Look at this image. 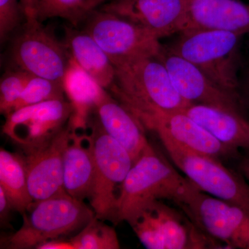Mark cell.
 <instances>
[{
  "mask_svg": "<svg viewBox=\"0 0 249 249\" xmlns=\"http://www.w3.org/2000/svg\"><path fill=\"white\" fill-rule=\"evenodd\" d=\"M115 79L109 93L134 116L155 111H183L192 103L178 93L164 65L157 58L111 59Z\"/></svg>",
  "mask_w": 249,
  "mask_h": 249,
  "instance_id": "6da1fadb",
  "label": "cell"
},
{
  "mask_svg": "<svg viewBox=\"0 0 249 249\" xmlns=\"http://www.w3.org/2000/svg\"><path fill=\"white\" fill-rule=\"evenodd\" d=\"M199 191L152 146L134 162L121 186L114 224L128 222L154 201L167 199L180 207Z\"/></svg>",
  "mask_w": 249,
  "mask_h": 249,
  "instance_id": "7a4b0ae2",
  "label": "cell"
},
{
  "mask_svg": "<svg viewBox=\"0 0 249 249\" xmlns=\"http://www.w3.org/2000/svg\"><path fill=\"white\" fill-rule=\"evenodd\" d=\"M22 216V227L1 237V249H36L47 241L80 231L96 214L83 201L65 193L34 201Z\"/></svg>",
  "mask_w": 249,
  "mask_h": 249,
  "instance_id": "3957f363",
  "label": "cell"
},
{
  "mask_svg": "<svg viewBox=\"0 0 249 249\" xmlns=\"http://www.w3.org/2000/svg\"><path fill=\"white\" fill-rule=\"evenodd\" d=\"M168 48L191 62L218 86L242 97L238 70L243 35L229 31L190 30Z\"/></svg>",
  "mask_w": 249,
  "mask_h": 249,
  "instance_id": "277c9868",
  "label": "cell"
},
{
  "mask_svg": "<svg viewBox=\"0 0 249 249\" xmlns=\"http://www.w3.org/2000/svg\"><path fill=\"white\" fill-rule=\"evenodd\" d=\"M148 249H224L181 211L152 201L127 222Z\"/></svg>",
  "mask_w": 249,
  "mask_h": 249,
  "instance_id": "5b68a950",
  "label": "cell"
},
{
  "mask_svg": "<svg viewBox=\"0 0 249 249\" xmlns=\"http://www.w3.org/2000/svg\"><path fill=\"white\" fill-rule=\"evenodd\" d=\"M89 123L94 159L90 204L96 217L114 224L121 186L134 164V160L125 148L106 133L96 117Z\"/></svg>",
  "mask_w": 249,
  "mask_h": 249,
  "instance_id": "8992f818",
  "label": "cell"
},
{
  "mask_svg": "<svg viewBox=\"0 0 249 249\" xmlns=\"http://www.w3.org/2000/svg\"><path fill=\"white\" fill-rule=\"evenodd\" d=\"M170 159L201 191L249 211V186L226 168L220 160L160 141Z\"/></svg>",
  "mask_w": 249,
  "mask_h": 249,
  "instance_id": "52a82bcc",
  "label": "cell"
},
{
  "mask_svg": "<svg viewBox=\"0 0 249 249\" xmlns=\"http://www.w3.org/2000/svg\"><path fill=\"white\" fill-rule=\"evenodd\" d=\"M11 55L18 69L62 84L71 59L65 44L38 19L25 21L13 40Z\"/></svg>",
  "mask_w": 249,
  "mask_h": 249,
  "instance_id": "ba28073f",
  "label": "cell"
},
{
  "mask_svg": "<svg viewBox=\"0 0 249 249\" xmlns=\"http://www.w3.org/2000/svg\"><path fill=\"white\" fill-rule=\"evenodd\" d=\"M179 209L226 249H249V210L201 191Z\"/></svg>",
  "mask_w": 249,
  "mask_h": 249,
  "instance_id": "9c48e42d",
  "label": "cell"
},
{
  "mask_svg": "<svg viewBox=\"0 0 249 249\" xmlns=\"http://www.w3.org/2000/svg\"><path fill=\"white\" fill-rule=\"evenodd\" d=\"M73 107L65 98L19 108L6 116L3 133L25 154L48 143L70 122Z\"/></svg>",
  "mask_w": 249,
  "mask_h": 249,
  "instance_id": "30bf717a",
  "label": "cell"
},
{
  "mask_svg": "<svg viewBox=\"0 0 249 249\" xmlns=\"http://www.w3.org/2000/svg\"><path fill=\"white\" fill-rule=\"evenodd\" d=\"M85 30L111 59L157 58L162 45L155 35L111 13L96 10L86 19Z\"/></svg>",
  "mask_w": 249,
  "mask_h": 249,
  "instance_id": "8fae6325",
  "label": "cell"
},
{
  "mask_svg": "<svg viewBox=\"0 0 249 249\" xmlns=\"http://www.w3.org/2000/svg\"><path fill=\"white\" fill-rule=\"evenodd\" d=\"M178 93L192 104L205 105L242 114L243 100L218 86L196 65L162 45L157 57Z\"/></svg>",
  "mask_w": 249,
  "mask_h": 249,
  "instance_id": "7c38bea8",
  "label": "cell"
},
{
  "mask_svg": "<svg viewBox=\"0 0 249 249\" xmlns=\"http://www.w3.org/2000/svg\"><path fill=\"white\" fill-rule=\"evenodd\" d=\"M134 117L160 141H170L196 153L220 160L235 157L238 152L219 142L184 111L160 110Z\"/></svg>",
  "mask_w": 249,
  "mask_h": 249,
  "instance_id": "4fadbf2b",
  "label": "cell"
},
{
  "mask_svg": "<svg viewBox=\"0 0 249 249\" xmlns=\"http://www.w3.org/2000/svg\"><path fill=\"white\" fill-rule=\"evenodd\" d=\"M188 0H110L100 9L145 29L159 39L183 31Z\"/></svg>",
  "mask_w": 249,
  "mask_h": 249,
  "instance_id": "5bb4252c",
  "label": "cell"
},
{
  "mask_svg": "<svg viewBox=\"0 0 249 249\" xmlns=\"http://www.w3.org/2000/svg\"><path fill=\"white\" fill-rule=\"evenodd\" d=\"M72 130L68 123L48 143L23 156L34 201L67 193L64 188L63 160Z\"/></svg>",
  "mask_w": 249,
  "mask_h": 249,
  "instance_id": "9a60e30c",
  "label": "cell"
},
{
  "mask_svg": "<svg viewBox=\"0 0 249 249\" xmlns=\"http://www.w3.org/2000/svg\"><path fill=\"white\" fill-rule=\"evenodd\" d=\"M190 30L224 31L247 35L249 4L238 0H188L181 32Z\"/></svg>",
  "mask_w": 249,
  "mask_h": 249,
  "instance_id": "2e32d148",
  "label": "cell"
},
{
  "mask_svg": "<svg viewBox=\"0 0 249 249\" xmlns=\"http://www.w3.org/2000/svg\"><path fill=\"white\" fill-rule=\"evenodd\" d=\"M94 113L106 133L125 148L134 163L152 147L140 123L110 93L98 103Z\"/></svg>",
  "mask_w": 249,
  "mask_h": 249,
  "instance_id": "e0dca14e",
  "label": "cell"
},
{
  "mask_svg": "<svg viewBox=\"0 0 249 249\" xmlns=\"http://www.w3.org/2000/svg\"><path fill=\"white\" fill-rule=\"evenodd\" d=\"M183 111L224 145L249 152V121L243 114L200 104Z\"/></svg>",
  "mask_w": 249,
  "mask_h": 249,
  "instance_id": "ac0fdd59",
  "label": "cell"
},
{
  "mask_svg": "<svg viewBox=\"0 0 249 249\" xmlns=\"http://www.w3.org/2000/svg\"><path fill=\"white\" fill-rule=\"evenodd\" d=\"M94 176V159L89 135L73 129L64 155V188L69 196L83 201L89 199Z\"/></svg>",
  "mask_w": 249,
  "mask_h": 249,
  "instance_id": "d6986e66",
  "label": "cell"
},
{
  "mask_svg": "<svg viewBox=\"0 0 249 249\" xmlns=\"http://www.w3.org/2000/svg\"><path fill=\"white\" fill-rule=\"evenodd\" d=\"M65 96L73 107L70 124L72 129H84L89 124V115L94 112L107 90L78 66L71 58L62 81Z\"/></svg>",
  "mask_w": 249,
  "mask_h": 249,
  "instance_id": "ffe728a7",
  "label": "cell"
},
{
  "mask_svg": "<svg viewBox=\"0 0 249 249\" xmlns=\"http://www.w3.org/2000/svg\"><path fill=\"white\" fill-rule=\"evenodd\" d=\"M65 43L70 57L104 89L115 79V67L107 54L85 31L66 28Z\"/></svg>",
  "mask_w": 249,
  "mask_h": 249,
  "instance_id": "44dd1931",
  "label": "cell"
},
{
  "mask_svg": "<svg viewBox=\"0 0 249 249\" xmlns=\"http://www.w3.org/2000/svg\"><path fill=\"white\" fill-rule=\"evenodd\" d=\"M0 186L15 211L22 214L34 202L29 192L27 172L23 156L0 150Z\"/></svg>",
  "mask_w": 249,
  "mask_h": 249,
  "instance_id": "7402d4cb",
  "label": "cell"
},
{
  "mask_svg": "<svg viewBox=\"0 0 249 249\" xmlns=\"http://www.w3.org/2000/svg\"><path fill=\"white\" fill-rule=\"evenodd\" d=\"M110 0H40L37 19L42 22L50 18L65 19L77 27L90 15Z\"/></svg>",
  "mask_w": 249,
  "mask_h": 249,
  "instance_id": "603a6c76",
  "label": "cell"
},
{
  "mask_svg": "<svg viewBox=\"0 0 249 249\" xmlns=\"http://www.w3.org/2000/svg\"><path fill=\"white\" fill-rule=\"evenodd\" d=\"M105 221L93 217L76 235L70 239L74 249H119L121 248L114 228Z\"/></svg>",
  "mask_w": 249,
  "mask_h": 249,
  "instance_id": "cb8c5ba5",
  "label": "cell"
},
{
  "mask_svg": "<svg viewBox=\"0 0 249 249\" xmlns=\"http://www.w3.org/2000/svg\"><path fill=\"white\" fill-rule=\"evenodd\" d=\"M62 98H65V91L62 83L32 74L14 111L19 108Z\"/></svg>",
  "mask_w": 249,
  "mask_h": 249,
  "instance_id": "d4e9b609",
  "label": "cell"
},
{
  "mask_svg": "<svg viewBox=\"0 0 249 249\" xmlns=\"http://www.w3.org/2000/svg\"><path fill=\"white\" fill-rule=\"evenodd\" d=\"M31 75L20 69L5 73L0 83V112L1 114L6 116L14 111Z\"/></svg>",
  "mask_w": 249,
  "mask_h": 249,
  "instance_id": "484cf974",
  "label": "cell"
},
{
  "mask_svg": "<svg viewBox=\"0 0 249 249\" xmlns=\"http://www.w3.org/2000/svg\"><path fill=\"white\" fill-rule=\"evenodd\" d=\"M24 18L20 0H0V40L4 42Z\"/></svg>",
  "mask_w": 249,
  "mask_h": 249,
  "instance_id": "4316f807",
  "label": "cell"
},
{
  "mask_svg": "<svg viewBox=\"0 0 249 249\" xmlns=\"http://www.w3.org/2000/svg\"><path fill=\"white\" fill-rule=\"evenodd\" d=\"M12 211H15L12 204L4 189L0 186V221L1 225H7Z\"/></svg>",
  "mask_w": 249,
  "mask_h": 249,
  "instance_id": "83f0119b",
  "label": "cell"
},
{
  "mask_svg": "<svg viewBox=\"0 0 249 249\" xmlns=\"http://www.w3.org/2000/svg\"><path fill=\"white\" fill-rule=\"evenodd\" d=\"M40 0H20L25 21L37 19V11Z\"/></svg>",
  "mask_w": 249,
  "mask_h": 249,
  "instance_id": "f1b7e54d",
  "label": "cell"
},
{
  "mask_svg": "<svg viewBox=\"0 0 249 249\" xmlns=\"http://www.w3.org/2000/svg\"><path fill=\"white\" fill-rule=\"evenodd\" d=\"M37 249H74L73 245L70 242L64 240L62 238L54 239V240L47 241L41 244L36 248Z\"/></svg>",
  "mask_w": 249,
  "mask_h": 249,
  "instance_id": "f546056e",
  "label": "cell"
},
{
  "mask_svg": "<svg viewBox=\"0 0 249 249\" xmlns=\"http://www.w3.org/2000/svg\"><path fill=\"white\" fill-rule=\"evenodd\" d=\"M240 170L243 176L249 181V156L241 160Z\"/></svg>",
  "mask_w": 249,
  "mask_h": 249,
  "instance_id": "4dcf8cb0",
  "label": "cell"
},
{
  "mask_svg": "<svg viewBox=\"0 0 249 249\" xmlns=\"http://www.w3.org/2000/svg\"><path fill=\"white\" fill-rule=\"evenodd\" d=\"M244 90H245L246 96L249 99V70L246 73L245 80H244Z\"/></svg>",
  "mask_w": 249,
  "mask_h": 249,
  "instance_id": "1f68e13d",
  "label": "cell"
}]
</instances>
